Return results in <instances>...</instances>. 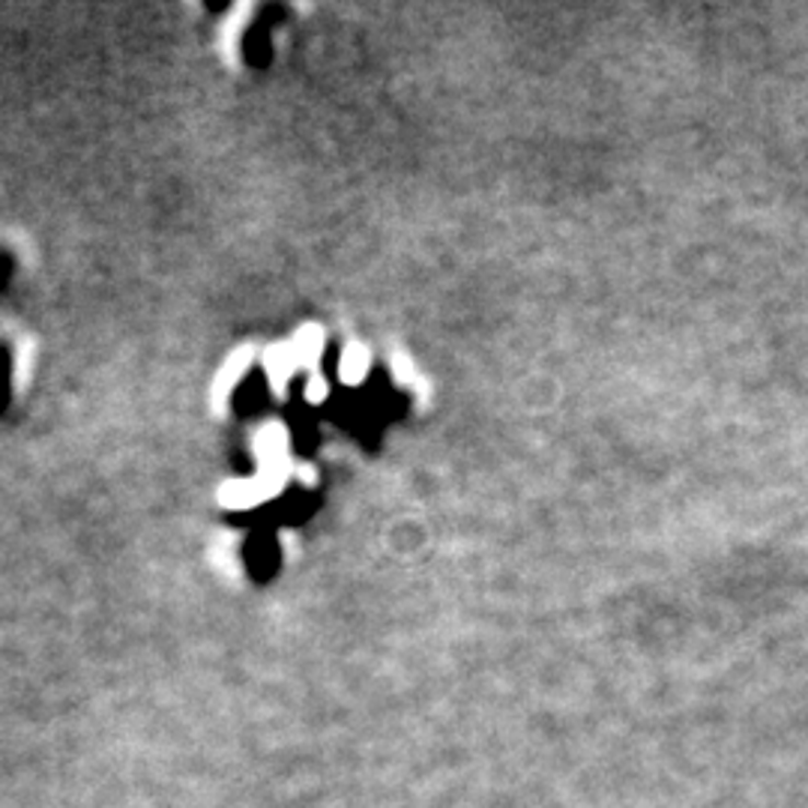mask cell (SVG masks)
<instances>
[{
	"label": "cell",
	"mask_w": 808,
	"mask_h": 808,
	"mask_svg": "<svg viewBox=\"0 0 808 808\" xmlns=\"http://www.w3.org/2000/svg\"><path fill=\"white\" fill-rule=\"evenodd\" d=\"M324 345H326V336L321 326L318 324L300 326L291 338V348H293V354H297L300 369H314V366H318V359L324 357Z\"/></svg>",
	"instance_id": "5b68a950"
},
{
	"label": "cell",
	"mask_w": 808,
	"mask_h": 808,
	"mask_svg": "<svg viewBox=\"0 0 808 808\" xmlns=\"http://www.w3.org/2000/svg\"><path fill=\"white\" fill-rule=\"evenodd\" d=\"M303 395H305V402H309V404H321V402H324L326 395H330V383H326L324 374H318V371H312V374H309V381H305Z\"/></svg>",
	"instance_id": "ba28073f"
},
{
	"label": "cell",
	"mask_w": 808,
	"mask_h": 808,
	"mask_svg": "<svg viewBox=\"0 0 808 808\" xmlns=\"http://www.w3.org/2000/svg\"><path fill=\"white\" fill-rule=\"evenodd\" d=\"M252 359H255V350L252 348H236L231 357L224 359L222 369L216 374L213 381V407L216 411H224V404L231 399V393L236 390V383L246 378V371L252 369Z\"/></svg>",
	"instance_id": "3957f363"
},
{
	"label": "cell",
	"mask_w": 808,
	"mask_h": 808,
	"mask_svg": "<svg viewBox=\"0 0 808 808\" xmlns=\"http://www.w3.org/2000/svg\"><path fill=\"white\" fill-rule=\"evenodd\" d=\"M369 369H371L369 348L359 345V342H350L348 348L342 350V357H338V378H342V383L357 386V383L366 381Z\"/></svg>",
	"instance_id": "8992f818"
},
{
	"label": "cell",
	"mask_w": 808,
	"mask_h": 808,
	"mask_svg": "<svg viewBox=\"0 0 808 808\" xmlns=\"http://www.w3.org/2000/svg\"><path fill=\"white\" fill-rule=\"evenodd\" d=\"M273 492L267 488V483L261 480L258 473L255 476H236V480H228V483L219 488V504L224 509H234V512H243V509H255L264 500H269Z\"/></svg>",
	"instance_id": "6da1fadb"
},
{
	"label": "cell",
	"mask_w": 808,
	"mask_h": 808,
	"mask_svg": "<svg viewBox=\"0 0 808 808\" xmlns=\"http://www.w3.org/2000/svg\"><path fill=\"white\" fill-rule=\"evenodd\" d=\"M249 19H252V3H236L234 10L228 12V19L222 24V36H219V43H222V55L228 60H234L236 57V48H240V39H243V31H246Z\"/></svg>",
	"instance_id": "52a82bcc"
},
{
	"label": "cell",
	"mask_w": 808,
	"mask_h": 808,
	"mask_svg": "<svg viewBox=\"0 0 808 808\" xmlns=\"http://www.w3.org/2000/svg\"><path fill=\"white\" fill-rule=\"evenodd\" d=\"M252 449H255L258 468L291 464V459H288V452H291V438H288V428L281 426V423H264V426L255 431Z\"/></svg>",
	"instance_id": "7a4b0ae2"
},
{
	"label": "cell",
	"mask_w": 808,
	"mask_h": 808,
	"mask_svg": "<svg viewBox=\"0 0 808 808\" xmlns=\"http://www.w3.org/2000/svg\"><path fill=\"white\" fill-rule=\"evenodd\" d=\"M261 366H264V374H267L269 386H273V393L276 395H285V390H288V383H291L293 378V371L300 369L291 342L269 345V348L264 350V357H261Z\"/></svg>",
	"instance_id": "277c9868"
}]
</instances>
